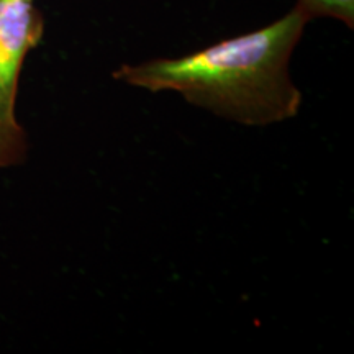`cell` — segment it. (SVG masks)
Returning a JSON list of instances; mask_svg holds the SVG:
<instances>
[{
    "label": "cell",
    "mask_w": 354,
    "mask_h": 354,
    "mask_svg": "<svg viewBox=\"0 0 354 354\" xmlns=\"http://www.w3.org/2000/svg\"><path fill=\"white\" fill-rule=\"evenodd\" d=\"M26 2H35V0H26Z\"/></svg>",
    "instance_id": "cell-5"
},
{
    "label": "cell",
    "mask_w": 354,
    "mask_h": 354,
    "mask_svg": "<svg viewBox=\"0 0 354 354\" xmlns=\"http://www.w3.org/2000/svg\"><path fill=\"white\" fill-rule=\"evenodd\" d=\"M26 153H28V140L24 128H10L0 123V169L21 165Z\"/></svg>",
    "instance_id": "cell-4"
},
{
    "label": "cell",
    "mask_w": 354,
    "mask_h": 354,
    "mask_svg": "<svg viewBox=\"0 0 354 354\" xmlns=\"http://www.w3.org/2000/svg\"><path fill=\"white\" fill-rule=\"evenodd\" d=\"M295 7L307 17L313 19H335L348 28H354V0H297Z\"/></svg>",
    "instance_id": "cell-3"
},
{
    "label": "cell",
    "mask_w": 354,
    "mask_h": 354,
    "mask_svg": "<svg viewBox=\"0 0 354 354\" xmlns=\"http://www.w3.org/2000/svg\"><path fill=\"white\" fill-rule=\"evenodd\" d=\"M44 17L35 2L0 0V123L21 127L17 97L26 56L41 43Z\"/></svg>",
    "instance_id": "cell-2"
},
{
    "label": "cell",
    "mask_w": 354,
    "mask_h": 354,
    "mask_svg": "<svg viewBox=\"0 0 354 354\" xmlns=\"http://www.w3.org/2000/svg\"><path fill=\"white\" fill-rule=\"evenodd\" d=\"M307 24L294 7L254 32L185 56L122 64L112 77L149 92H177L189 104L240 125H274L297 117L302 105L289 63Z\"/></svg>",
    "instance_id": "cell-1"
}]
</instances>
